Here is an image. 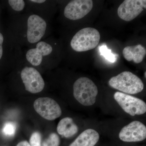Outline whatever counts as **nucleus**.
Returning a JSON list of instances; mask_svg holds the SVG:
<instances>
[{"label":"nucleus","instance_id":"nucleus-2","mask_svg":"<svg viewBox=\"0 0 146 146\" xmlns=\"http://www.w3.org/2000/svg\"><path fill=\"white\" fill-rule=\"evenodd\" d=\"M57 47V42L48 36L33 46L23 49V58L41 72L50 69L56 64Z\"/></svg>","mask_w":146,"mask_h":146},{"label":"nucleus","instance_id":"nucleus-3","mask_svg":"<svg viewBox=\"0 0 146 146\" xmlns=\"http://www.w3.org/2000/svg\"><path fill=\"white\" fill-rule=\"evenodd\" d=\"M23 49L9 34L6 27L0 25V73L12 70L23 57Z\"/></svg>","mask_w":146,"mask_h":146},{"label":"nucleus","instance_id":"nucleus-18","mask_svg":"<svg viewBox=\"0 0 146 146\" xmlns=\"http://www.w3.org/2000/svg\"><path fill=\"white\" fill-rule=\"evenodd\" d=\"M16 123L13 122H7L3 126L2 132L7 137H13L16 133Z\"/></svg>","mask_w":146,"mask_h":146},{"label":"nucleus","instance_id":"nucleus-12","mask_svg":"<svg viewBox=\"0 0 146 146\" xmlns=\"http://www.w3.org/2000/svg\"><path fill=\"white\" fill-rule=\"evenodd\" d=\"M146 8L145 0H125L118 9V16L123 21H131Z\"/></svg>","mask_w":146,"mask_h":146},{"label":"nucleus","instance_id":"nucleus-21","mask_svg":"<svg viewBox=\"0 0 146 146\" xmlns=\"http://www.w3.org/2000/svg\"><path fill=\"white\" fill-rule=\"evenodd\" d=\"M31 146H42V135L38 131H35L32 134L29 140Z\"/></svg>","mask_w":146,"mask_h":146},{"label":"nucleus","instance_id":"nucleus-24","mask_svg":"<svg viewBox=\"0 0 146 146\" xmlns=\"http://www.w3.org/2000/svg\"><path fill=\"white\" fill-rule=\"evenodd\" d=\"M145 78H146V72H145Z\"/></svg>","mask_w":146,"mask_h":146},{"label":"nucleus","instance_id":"nucleus-19","mask_svg":"<svg viewBox=\"0 0 146 146\" xmlns=\"http://www.w3.org/2000/svg\"><path fill=\"white\" fill-rule=\"evenodd\" d=\"M100 54L111 63H115L116 60V55L112 53L110 50L108 49L106 45H102L100 47Z\"/></svg>","mask_w":146,"mask_h":146},{"label":"nucleus","instance_id":"nucleus-15","mask_svg":"<svg viewBox=\"0 0 146 146\" xmlns=\"http://www.w3.org/2000/svg\"><path fill=\"white\" fill-rule=\"evenodd\" d=\"M146 54L145 48L141 44L125 47L123 50V55L128 61L133 60L136 64L141 63Z\"/></svg>","mask_w":146,"mask_h":146},{"label":"nucleus","instance_id":"nucleus-22","mask_svg":"<svg viewBox=\"0 0 146 146\" xmlns=\"http://www.w3.org/2000/svg\"><path fill=\"white\" fill-rule=\"evenodd\" d=\"M16 146H31L29 143L27 141H22L17 144Z\"/></svg>","mask_w":146,"mask_h":146},{"label":"nucleus","instance_id":"nucleus-11","mask_svg":"<svg viewBox=\"0 0 146 146\" xmlns=\"http://www.w3.org/2000/svg\"><path fill=\"white\" fill-rule=\"evenodd\" d=\"M119 138L121 141L129 143L144 141L146 138V126L139 121L131 122L121 129Z\"/></svg>","mask_w":146,"mask_h":146},{"label":"nucleus","instance_id":"nucleus-8","mask_svg":"<svg viewBox=\"0 0 146 146\" xmlns=\"http://www.w3.org/2000/svg\"><path fill=\"white\" fill-rule=\"evenodd\" d=\"M114 98L123 110L131 116L142 115L146 112L145 102L138 98L120 92L115 93Z\"/></svg>","mask_w":146,"mask_h":146},{"label":"nucleus","instance_id":"nucleus-10","mask_svg":"<svg viewBox=\"0 0 146 146\" xmlns=\"http://www.w3.org/2000/svg\"><path fill=\"white\" fill-rule=\"evenodd\" d=\"M93 7V2L91 0L70 1L63 9V15L70 21H77L86 16Z\"/></svg>","mask_w":146,"mask_h":146},{"label":"nucleus","instance_id":"nucleus-9","mask_svg":"<svg viewBox=\"0 0 146 146\" xmlns=\"http://www.w3.org/2000/svg\"><path fill=\"white\" fill-rule=\"evenodd\" d=\"M33 107L35 111L46 119L53 121L61 116L60 106L54 100L48 97H41L35 101Z\"/></svg>","mask_w":146,"mask_h":146},{"label":"nucleus","instance_id":"nucleus-16","mask_svg":"<svg viewBox=\"0 0 146 146\" xmlns=\"http://www.w3.org/2000/svg\"><path fill=\"white\" fill-rule=\"evenodd\" d=\"M78 130V127L74 123L73 119L69 117L60 120L57 126L58 133L66 138L74 136Z\"/></svg>","mask_w":146,"mask_h":146},{"label":"nucleus","instance_id":"nucleus-23","mask_svg":"<svg viewBox=\"0 0 146 146\" xmlns=\"http://www.w3.org/2000/svg\"><path fill=\"white\" fill-rule=\"evenodd\" d=\"M4 7L1 1H0V25H1V16L2 11Z\"/></svg>","mask_w":146,"mask_h":146},{"label":"nucleus","instance_id":"nucleus-4","mask_svg":"<svg viewBox=\"0 0 146 146\" xmlns=\"http://www.w3.org/2000/svg\"><path fill=\"white\" fill-rule=\"evenodd\" d=\"M12 70L18 75L24 89L27 92L36 94L44 91L46 83L41 73L27 63L23 56Z\"/></svg>","mask_w":146,"mask_h":146},{"label":"nucleus","instance_id":"nucleus-5","mask_svg":"<svg viewBox=\"0 0 146 146\" xmlns=\"http://www.w3.org/2000/svg\"><path fill=\"white\" fill-rule=\"evenodd\" d=\"M110 87L126 94H135L142 91L144 85L142 80L133 73L125 71L112 77L108 81Z\"/></svg>","mask_w":146,"mask_h":146},{"label":"nucleus","instance_id":"nucleus-17","mask_svg":"<svg viewBox=\"0 0 146 146\" xmlns=\"http://www.w3.org/2000/svg\"><path fill=\"white\" fill-rule=\"evenodd\" d=\"M4 9H6L9 16H15L25 12L26 8V0L1 1Z\"/></svg>","mask_w":146,"mask_h":146},{"label":"nucleus","instance_id":"nucleus-20","mask_svg":"<svg viewBox=\"0 0 146 146\" xmlns=\"http://www.w3.org/2000/svg\"><path fill=\"white\" fill-rule=\"evenodd\" d=\"M60 143L59 136L56 133H52L44 140L42 143V146H59Z\"/></svg>","mask_w":146,"mask_h":146},{"label":"nucleus","instance_id":"nucleus-13","mask_svg":"<svg viewBox=\"0 0 146 146\" xmlns=\"http://www.w3.org/2000/svg\"><path fill=\"white\" fill-rule=\"evenodd\" d=\"M25 12L38 15L50 23L52 15L53 1L47 0H26Z\"/></svg>","mask_w":146,"mask_h":146},{"label":"nucleus","instance_id":"nucleus-1","mask_svg":"<svg viewBox=\"0 0 146 146\" xmlns=\"http://www.w3.org/2000/svg\"><path fill=\"white\" fill-rule=\"evenodd\" d=\"M6 28L22 49L33 46L48 37L51 31L50 23L38 15L27 12L9 16Z\"/></svg>","mask_w":146,"mask_h":146},{"label":"nucleus","instance_id":"nucleus-6","mask_svg":"<svg viewBox=\"0 0 146 146\" xmlns=\"http://www.w3.org/2000/svg\"><path fill=\"white\" fill-rule=\"evenodd\" d=\"M73 95L79 103L84 106L95 103L98 90L94 82L88 78L82 77L73 84Z\"/></svg>","mask_w":146,"mask_h":146},{"label":"nucleus","instance_id":"nucleus-7","mask_svg":"<svg viewBox=\"0 0 146 146\" xmlns=\"http://www.w3.org/2000/svg\"><path fill=\"white\" fill-rule=\"evenodd\" d=\"M100 35L96 29L91 27L82 29L70 41L71 48L76 52L86 51L95 48L99 43Z\"/></svg>","mask_w":146,"mask_h":146},{"label":"nucleus","instance_id":"nucleus-14","mask_svg":"<svg viewBox=\"0 0 146 146\" xmlns=\"http://www.w3.org/2000/svg\"><path fill=\"white\" fill-rule=\"evenodd\" d=\"M100 139L96 131L88 129L82 132L69 146H94Z\"/></svg>","mask_w":146,"mask_h":146}]
</instances>
